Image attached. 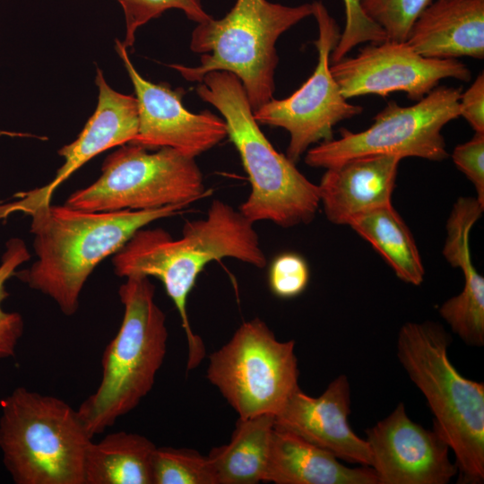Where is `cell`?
<instances>
[{
	"mask_svg": "<svg viewBox=\"0 0 484 484\" xmlns=\"http://www.w3.org/2000/svg\"><path fill=\"white\" fill-rule=\"evenodd\" d=\"M253 225L239 210L213 200L205 217L186 221L177 239L160 228H142L113 255L117 276L154 277L164 285L186 337L188 370L195 368L205 356L204 344L188 319V296L199 274L212 261L230 257L257 268L266 265Z\"/></svg>",
	"mask_w": 484,
	"mask_h": 484,
	"instance_id": "cell-1",
	"label": "cell"
},
{
	"mask_svg": "<svg viewBox=\"0 0 484 484\" xmlns=\"http://www.w3.org/2000/svg\"><path fill=\"white\" fill-rule=\"evenodd\" d=\"M186 207L85 212L65 204L39 206L27 214L37 259L14 276L53 299L65 315H73L86 281L102 260L117 253L138 229L179 214Z\"/></svg>",
	"mask_w": 484,
	"mask_h": 484,
	"instance_id": "cell-2",
	"label": "cell"
},
{
	"mask_svg": "<svg viewBox=\"0 0 484 484\" xmlns=\"http://www.w3.org/2000/svg\"><path fill=\"white\" fill-rule=\"evenodd\" d=\"M196 92L222 115L247 174L251 192L240 212L253 223L271 221L282 228L310 222L320 206L318 186L266 138L238 78L224 71L209 73Z\"/></svg>",
	"mask_w": 484,
	"mask_h": 484,
	"instance_id": "cell-3",
	"label": "cell"
},
{
	"mask_svg": "<svg viewBox=\"0 0 484 484\" xmlns=\"http://www.w3.org/2000/svg\"><path fill=\"white\" fill-rule=\"evenodd\" d=\"M452 339L433 321L407 322L397 357L427 400L434 426L455 455L459 482L484 480V384L462 376L448 358Z\"/></svg>",
	"mask_w": 484,
	"mask_h": 484,
	"instance_id": "cell-4",
	"label": "cell"
},
{
	"mask_svg": "<svg viewBox=\"0 0 484 484\" xmlns=\"http://www.w3.org/2000/svg\"><path fill=\"white\" fill-rule=\"evenodd\" d=\"M118 295L124 306L121 326L103 352L99 387L77 410L92 437L149 393L167 352L166 316L155 302V286L149 277H126Z\"/></svg>",
	"mask_w": 484,
	"mask_h": 484,
	"instance_id": "cell-5",
	"label": "cell"
},
{
	"mask_svg": "<svg viewBox=\"0 0 484 484\" xmlns=\"http://www.w3.org/2000/svg\"><path fill=\"white\" fill-rule=\"evenodd\" d=\"M313 14L312 4L287 6L267 0H237L221 19L197 23L190 49L201 54L200 65H170L188 82L224 71L241 82L253 111L273 99L275 44L281 34Z\"/></svg>",
	"mask_w": 484,
	"mask_h": 484,
	"instance_id": "cell-6",
	"label": "cell"
},
{
	"mask_svg": "<svg viewBox=\"0 0 484 484\" xmlns=\"http://www.w3.org/2000/svg\"><path fill=\"white\" fill-rule=\"evenodd\" d=\"M92 441L77 410L25 387L1 401L0 449L16 484H84Z\"/></svg>",
	"mask_w": 484,
	"mask_h": 484,
	"instance_id": "cell-7",
	"label": "cell"
},
{
	"mask_svg": "<svg viewBox=\"0 0 484 484\" xmlns=\"http://www.w3.org/2000/svg\"><path fill=\"white\" fill-rule=\"evenodd\" d=\"M211 193L194 158L172 148L150 152L126 143L105 159L94 183L74 191L65 204L85 212L140 211L188 206Z\"/></svg>",
	"mask_w": 484,
	"mask_h": 484,
	"instance_id": "cell-8",
	"label": "cell"
},
{
	"mask_svg": "<svg viewBox=\"0 0 484 484\" xmlns=\"http://www.w3.org/2000/svg\"><path fill=\"white\" fill-rule=\"evenodd\" d=\"M295 341H280L259 318L244 322L209 356L207 379L240 419L276 415L299 388Z\"/></svg>",
	"mask_w": 484,
	"mask_h": 484,
	"instance_id": "cell-9",
	"label": "cell"
},
{
	"mask_svg": "<svg viewBox=\"0 0 484 484\" xmlns=\"http://www.w3.org/2000/svg\"><path fill=\"white\" fill-rule=\"evenodd\" d=\"M462 88L436 87L416 104L402 107L390 101L366 130H341V137L309 148L307 165L329 169L370 155L417 157L441 161L448 157L443 127L459 117Z\"/></svg>",
	"mask_w": 484,
	"mask_h": 484,
	"instance_id": "cell-10",
	"label": "cell"
},
{
	"mask_svg": "<svg viewBox=\"0 0 484 484\" xmlns=\"http://www.w3.org/2000/svg\"><path fill=\"white\" fill-rule=\"evenodd\" d=\"M312 6L318 26L315 71L290 96L272 99L254 111L258 124L281 127L290 134L286 156L294 163L311 145L333 139L336 124L363 111L362 107L347 101L330 70V56L340 39V28L322 2L315 1Z\"/></svg>",
	"mask_w": 484,
	"mask_h": 484,
	"instance_id": "cell-11",
	"label": "cell"
},
{
	"mask_svg": "<svg viewBox=\"0 0 484 484\" xmlns=\"http://www.w3.org/2000/svg\"><path fill=\"white\" fill-rule=\"evenodd\" d=\"M330 70L345 99L403 91L419 101L443 79L471 78L467 65L457 59L425 57L406 41L390 39L368 44L356 56L331 64Z\"/></svg>",
	"mask_w": 484,
	"mask_h": 484,
	"instance_id": "cell-12",
	"label": "cell"
},
{
	"mask_svg": "<svg viewBox=\"0 0 484 484\" xmlns=\"http://www.w3.org/2000/svg\"><path fill=\"white\" fill-rule=\"evenodd\" d=\"M115 48L131 79L137 100L138 132L130 143L148 150L172 148L194 159L227 136L222 118L209 110L188 111L182 103V91L144 79L118 39L115 40Z\"/></svg>",
	"mask_w": 484,
	"mask_h": 484,
	"instance_id": "cell-13",
	"label": "cell"
},
{
	"mask_svg": "<svg viewBox=\"0 0 484 484\" xmlns=\"http://www.w3.org/2000/svg\"><path fill=\"white\" fill-rule=\"evenodd\" d=\"M366 435L378 484H447L458 473L446 441L412 421L403 402Z\"/></svg>",
	"mask_w": 484,
	"mask_h": 484,
	"instance_id": "cell-14",
	"label": "cell"
},
{
	"mask_svg": "<svg viewBox=\"0 0 484 484\" xmlns=\"http://www.w3.org/2000/svg\"><path fill=\"white\" fill-rule=\"evenodd\" d=\"M99 89L98 104L78 137L63 146L58 154L65 159L54 178L47 185L13 194L12 200L0 203V220L14 213L27 215L33 209L51 203L54 193L70 176L90 160L116 146L130 143L138 132L136 98L113 90L102 71L96 69Z\"/></svg>",
	"mask_w": 484,
	"mask_h": 484,
	"instance_id": "cell-15",
	"label": "cell"
},
{
	"mask_svg": "<svg viewBox=\"0 0 484 484\" xmlns=\"http://www.w3.org/2000/svg\"><path fill=\"white\" fill-rule=\"evenodd\" d=\"M350 385L345 375L334 378L318 397L293 392L274 416V427L351 463L371 466V453L366 439L349 425Z\"/></svg>",
	"mask_w": 484,
	"mask_h": 484,
	"instance_id": "cell-16",
	"label": "cell"
},
{
	"mask_svg": "<svg viewBox=\"0 0 484 484\" xmlns=\"http://www.w3.org/2000/svg\"><path fill=\"white\" fill-rule=\"evenodd\" d=\"M401 160L370 155L326 169L317 186L328 220L348 225L357 215L392 203Z\"/></svg>",
	"mask_w": 484,
	"mask_h": 484,
	"instance_id": "cell-17",
	"label": "cell"
},
{
	"mask_svg": "<svg viewBox=\"0 0 484 484\" xmlns=\"http://www.w3.org/2000/svg\"><path fill=\"white\" fill-rule=\"evenodd\" d=\"M406 42L420 56L484 57V0H436L414 22Z\"/></svg>",
	"mask_w": 484,
	"mask_h": 484,
	"instance_id": "cell-18",
	"label": "cell"
},
{
	"mask_svg": "<svg viewBox=\"0 0 484 484\" xmlns=\"http://www.w3.org/2000/svg\"><path fill=\"white\" fill-rule=\"evenodd\" d=\"M264 481L276 484H378L370 466L351 468L333 454L273 428Z\"/></svg>",
	"mask_w": 484,
	"mask_h": 484,
	"instance_id": "cell-19",
	"label": "cell"
},
{
	"mask_svg": "<svg viewBox=\"0 0 484 484\" xmlns=\"http://www.w3.org/2000/svg\"><path fill=\"white\" fill-rule=\"evenodd\" d=\"M274 415L238 419L230 441L207 455L215 484H256L264 481Z\"/></svg>",
	"mask_w": 484,
	"mask_h": 484,
	"instance_id": "cell-20",
	"label": "cell"
},
{
	"mask_svg": "<svg viewBox=\"0 0 484 484\" xmlns=\"http://www.w3.org/2000/svg\"><path fill=\"white\" fill-rule=\"evenodd\" d=\"M156 445L147 437L125 431L90 443L84 459V484H152Z\"/></svg>",
	"mask_w": 484,
	"mask_h": 484,
	"instance_id": "cell-21",
	"label": "cell"
},
{
	"mask_svg": "<svg viewBox=\"0 0 484 484\" xmlns=\"http://www.w3.org/2000/svg\"><path fill=\"white\" fill-rule=\"evenodd\" d=\"M348 225L371 244L400 280L422 283L425 269L417 245L392 203L357 215Z\"/></svg>",
	"mask_w": 484,
	"mask_h": 484,
	"instance_id": "cell-22",
	"label": "cell"
},
{
	"mask_svg": "<svg viewBox=\"0 0 484 484\" xmlns=\"http://www.w3.org/2000/svg\"><path fill=\"white\" fill-rule=\"evenodd\" d=\"M152 484H215L207 456L187 448L156 447Z\"/></svg>",
	"mask_w": 484,
	"mask_h": 484,
	"instance_id": "cell-23",
	"label": "cell"
},
{
	"mask_svg": "<svg viewBox=\"0 0 484 484\" xmlns=\"http://www.w3.org/2000/svg\"><path fill=\"white\" fill-rule=\"evenodd\" d=\"M441 317L467 345H484V285H464L439 307Z\"/></svg>",
	"mask_w": 484,
	"mask_h": 484,
	"instance_id": "cell-24",
	"label": "cell"
},
{
	"mask_svg": "<svg viewBox=\"0 0 484 484\" xmlns=\"http://www.w3.org/2000/svg\"><path fill=\"white\" fill-rule=\"evenodd\" d=\"M30 258V254L22 239L13 238L6 242L0 263V359L14 355L24 331L22 316L17 312H7L3 308V302L9 296L6 282L14 276L18 267Z\"/></svg>",
	"mask_w": 484,
	"mask_h": 484,
	"instance_id": "cell-25",
	"label": "cell"
},
{
	"mask_svg": "<svg viewBox=\"0 0 484 484\" xmlns=\"http://www.w3.org/2000/svg\"><path fill=\"white\" fill-rule=\"evenodd\" d=\"M122 6L125 20V37L123 45L132 48L137 29L170 9L182 11L196 23L203 22L210 16L201 0H117Z\"/></svg>",
	"mask_w": 484,
	"mask_h": 484,
	"instance_id": "cell-26",
	"label": "cell"
},
{
	"mask_svg": "<svg viewBox=\"0 0 484 484\" xmlns=\"http://www.w3.org/2000/svg\"><path fill=\"white\" fill-rule=\"evenodd\" d=\"M433 0H360L364 13L385 32L387 39L406 41L419 14Z\"/></svg>",
	"mask_w": 484,
	"mask_h": 484,
	"instance_id": "cell-27",
	"label": "cell"
},
{
	"mask_svg": "<svg viewBox=\"0 0 484 484\" xmlns=\"http://www.w3.org/2000/svg\"><path fill=\"white\" fill-rule=\"evenodd\" d=\"M345 27L330 56V64L346 56L356 46L379 43L387 39L385 30L363 11L360 0H343Z\"/></svg>",
	"mask_w": 484,
	"mask_h": 484,
	"instance_id": "cell-28",
	"label": "cell"
},
{
	"mask_svg": "<svg viewBox=\"0 0 484 484\" xmlns=\"http://www.w3.org/2000/svg\"><path fill=\"white\" fill-rule=\"evenodd\" d=\"M271 291L281 298H291L301 294L309 281V268L306 260L296 253L277 255L269 269Z\"/></svg>",
	"mask_w": 484,
	"mask_h": 484,
	"instance_id": "cell-29",
	"label": "cell"
},
{
	"mask_svg": "<svg viewBox=\"0 0 484 484\" xmlns=\"http://www.w3.org/2000/svg\"><path fill=\"white\" fill-rule=\"evenodd\" d=\"M452 158L456 167L474 185L476 198L484 206V134L475 133L470 141L457 145Z\"/></svg>",
	"mask_w": 484,
	"mask_h": 484,
	"instance_id": "cell-30",
	"label": "cell"
},
{
	"mask_svg": "<svg viewBox=\"0 0 484 484\" xmlns=\"http://www.w3.org/2000/svg\"><path fill=\"white\" fill-rule=\"evenodd\" d=\"M459 117H462L475 131L484 134V74L480 73L471 85L461 93Z\"/></svg>",
	"mask_w": 484,
	"mask_h": 484,
	"instance_id": "cell-31",
	"label": "cell"
},
{
	"mask_svg": "<svg viewBox=\"0 0 484 484\" xmlns=\"http://www.w3.org/2000/svg\"><path fill=\"white\" fill-rule=\"evenodd\" d=\"M0 136H11V137H37L39 139H47L46 137H39L36 135H33L31 134H25V133H16V132H10V131H4L0 130Z\"/></svg>",
	"mask_w": 484,
	"mask_h": 484,
	"instance_id": "cell-32",
	"label": "cell"
}]
</instances>
